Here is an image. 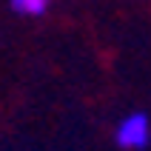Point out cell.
<instances>
[{
	"label": "cell",
	"mask_w": 151,
	"mask_h": 151,
	"mask_svg": "<svg viewBox=\"0 0 151 151\" xmlns=\"http://www.w3.org/2000/svg\"><path fill=\"white\" fill-rule=\"evenodd\" d=\"M114 143L126 151H143L151 143V117L145 111H131L117 123Z\"/></svg>",
	"instance_id": "obj_1"
},
{
	"label": "cell",
	"mask_w": 151,
	"mask_h": 151,
	"mask_svg": "<svg viewBox=\"0 0 151 151\" xmlns=\"http://www.w3.org/2000/svg\"><path fill=\"white\" fill-rule=\"evenodd\" d=\"M9 6L14 9L17 14L26 17H40L49 12V0H9Z\"/></svg>",
	"instance_id": "obj_2"
}]
</instances>
